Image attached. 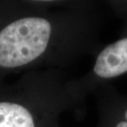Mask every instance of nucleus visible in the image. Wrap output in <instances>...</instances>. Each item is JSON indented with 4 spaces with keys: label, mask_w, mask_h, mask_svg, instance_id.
Returning a JSON list of instances; mask_svg holds the SVG:
<instances>
[{
    "label": "nucleus",
    "mask_w": 127,
    "mask_h": 127,
    "mask_svg": "<svg viewBox=\"0 0 127 127\" xmlns=\"http://www.w3.org/2000/svg\"><path fill=\"white\" fill-rule=\"evenodd\" d=\"M52 26L42 17H26L0 32V66L15 68L41 55L49 44Z\"/></svg>",
    "instance_id": "obj_1"
},
{
    "label": "nucleus",
    "mask_w": 127,
    "mask_h": 127,
    "mask_svg": "<svg viewBox=\"0 0 127 127\" xmlns=\"http://www.w3.org/2000/svg\"><path fill=\"white\" fill-rule=\"evenodd\" d=\"M109 5L121 27L119 37L104 46L96 56L92 77L99 84L127 73V1H110Z\"/></svg>",
    "instance_id": "obj_2"
},
{
    "label": "nucleus",
    "mask_w": 127,
    "mask_h": 127,
    "mask_svg": "<svg viewBox=\"0 0 127 127\" xmlns=\"http://www.w3.org/2000/svg\"><path fill=\"white\" fill-rule=\"evenodd\" d=\"M101 127H127V95L112 84H102Z\"/></svg>",
    "instance_id": "obj_3"
},
{
    "label": "nucleus",
    "mask_w": 127,
    "mask_h": 127,
    "mask_svg": "<svg viewBox=\"0 0 127 127\" xmlns=\"http://www.w3.org/2000/svg\"><path fill=\"white\" fill-rule=\"evenodd\" d=\"M0 127H35L27 109L11 102H0Z\"/></svg>",
    "instance_id": "obj_4"
}]
</instances>
